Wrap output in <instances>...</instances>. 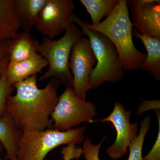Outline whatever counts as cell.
<instances>
[{"instance_id":"obj_1","label":"cell","mask_w":160,"mask_h":160,"mask_svg":"<svg viewBox=\"0 0 160 160\" xmlns=\"http://www.w3.org/2000/svg\"><path fill=\"white\" fill-rule=\"evenodd\" d=\"M37 81V75H34L15 84L16 94L10 95L7 100V112L22 132L51 129L53 125L50 117L58 101V89L62 83L52 78L41 89L38 87Z\"/></svg>"},{"instance_id":"obj_2","label":"cell","mask_w":160,"mask_h":160,"mask_svg":"<svg viewBox=\"0 0 160 160\" xmlns=\"http://www.w3.org/2000/svg\"><path fill=\"white\" fill-rule=\"evenodd\" d=\"M128 2L119 0L111 14L97 25L82 20L83 26L91 31L102 33L113 44L124 71L139 69L146 58V53L139 51L132 39V22L129 17Z\"/></svg>"},{"instance_id":"obj_3","label":"cell","mask_w":160,"mask_h":160,"mask_svg":"<svg viewBox=\"0 0 160 160\" xmlns=\"http://www.w3.org/2000/svg\"><path fill=\"white\" fill-rule=\"evenodd\" d=\"M72 20L82 28L83 34L88 37L97 62L89 76L90 89H97L106 82L116 83L122 79L124 69L117 50L111 41L102 33L87 29L83 26L82 20L74 14Z\"/></svg>"},{"instance_id":"obj_4","label":"cell","mask_w":160,"mask_h":160,"mask_svg":"<svg viewBox=\"0 0 160 160\" xmlns=\"http://www.w3.org/2000/svg\"><path fill=\"white\" fill-rule=\"evenodd\" d=\"M85 130V127H80L66 131L26 130L18 145V160H44L49 152L58 146L82 142Z\"/></svg>"},{"instance_id":"obj_5","label":"cell","mask_w":160,"mask_h":160,"mask_svg":"<svg viewBox=\"0 0 160 160\" xmlns=\"http://www.w3.org/2000/svg\"><path fill=\"white\" fill-rule=\"evenodd\" d=\"M82 30L75 23L65 30L64 36L58 40L46 38L38 46V52L46 58L49 69L40 77L44 80L52 78L58 79L64 86L72 87L73 78L69 67L72 49L75 43L82 38Z\"/></svg>"},{"instance_id":"obj_6","label":"cell","mask_w":160,"mask_h":160,"mask_svg":"<svg viewBox=\"0 0 160 160\" xmlns=\"http://www.w3.org/2000/svg\"><path fill=\"white\" fill-rule=\"evenodd\" d=\"M96 114L94 104L82 100L72 87L67 86L59 96L51 116L54 129L66 131L83 122H91Z\"/></svg>"},{"instance_id":"obj_7","label":"cell","mask_w":160,"mask_h":160,"mask_svg":"<svg viewBox=\"0 0 160 160\" xmlns=\"http://www.w3.org/2000/svg\"><path fill=\"white\" fill-rule=\"evenodd\" d=\"M97 62L89 40L82 38L72 47L69 58V67L73 78V89L76 94L84 101L90 89L89 78Z\"/></svg>"},{"instance_id":"obj_8","label":"cell","mask_w":160,"mask_h":160,"mask_svg":"<svg viewBox=\"0 0 160 160\" xmlns=\"http://www.w3.org/2000/svg\"><path fill=\"white\" fill-rule=\"evenodd\" d=\"M74 2L72 0H47L40 12L35 27L38 31L53 38L73 24Z\"/></svg>"},{"instance_id":"obj_9","label":"cell","mask_w":160,"mask_h":160,"mask_svg":"<svg viewBox=\"0 0 160 160\" xmlns=\"http://www.w3.org/2000/svg\"><path fill=\"white\" fill-rule=\"evenodd\" d=\"M131 112L126 110L119 102H116L114 108L109 115L102 120H92L95 122H110L117 132V136L113 145L107 149V152L113 160L124 156L133 140L138 135V124L130 122Z\"/></svg>"},{"instance_id":"obj_10","label":"cell","mask_w":160,"mask_h":160,"mask_svg":"<svg viewBox=\"0 0 160 160\" xmlns=\"http://www.w3.org/2000/svg\"><path fill=\"white\" fill-rule=\"evenodd\" d=\"M133 26L140 34L160 37V1H129Z\"/></svg>"},{"instance_id":"obj_11","label":"cell","mask_w":160,"mask_h":160,"mask_svg":"<svg viewBox=\"0 0 160 160\" xmlns=\"http://www.w3.org/2000/svg\"><path fill=\"white\" fill-rule=\"evenodd\" d=\"M48 66L46 58L40 54L18 62H9L6 68V77L12 86L41 72Z\"/></svg>"},{"instance_id":"obj_12","label":"cell","mask_w":160,"mask_h":160,"mask_svg":"<svg viewBox=\"0 0 160 160\" xmlns=\"http://www.w3.org/2000/svg\"><path fill=\"white\" fill-rule=\"evenodd\" d=\"M22 133L8 112L0 117V142L6 150V160H18V145Z\"/></svg>"},{"instance_id":"obj_13","label":"cell","mask_w":160,"mask_h":160,"mask_svg":"<svg viewBox=\"0 0 160 160\" xmlns=\"http://www.w3.org/2000/svg\"><path fill=\"white\" fill-rule=\"evenodd\" d=\"M38 45L29 32H18L9 40L7 50L9 62H21L36 54Z\"/></svg>"},{"instance_id":"obj_14","label":"cell","mask_w":160,"mask_h":160,"mask_svg":"<svg viewBox=\"0 0 160 160\" xmlns=\"http://www.w3.org/2000/svg\"><path fill=\"white\" fill-rule=\"evenodd\" d=\"M47 0H13V9L20 27L29 32L35 26L38 17Z\"/></svg>"},{"instance_id":"obj_15","label":"cell","mask_w":160,"mask_h":160,"mask_svg":"<svg viewBox=\"0 0 160 160\" xmlns=\"http://www.w3.org/2000/svg\"><path fill=\"white\" fill-rule=\"evenodd\" d=\"M134 36L142 41L146 47L147 54L139 69L148 72L155 79L160 80V37H152L140 34L135 30Z\"/></svg>"},{"instance_id":"obj_16","label":"cell","mask_w":160,"mask_h":160,"mask_svg":"<svg viewBox=\"0 0 160 160\" xmlns=\"http://www.w3.org/2000/svg\"><path fill=\"white\" fill-rule=\"evenodd\" d=\"M91 18L92 25H97L111 14L119 0H80Z\"/></svg>"},{"instance_id":"obj_17","label":"cell","mask_w":160,"mask_h":160,"mask_svg":"<svg viewBox=\"0 0 160 160\" xmlns=\"http://www.w3.org/2000/svg\"><path fill=\"white\" fill-rule=\"evenodd\" d=\"M151 123V117H147L141 122L139 132L129 146V155L128 160H143L142 148L144 140Z\"/></svg>"},{"instance_id":"obj_18","label":"cell","mask_w":160,"mask_h":160,"mask_svg":"<svg viewBox=\"0 0 160 160\" xmlns=\"http://www.w3.org/2000/svg\"><path fill=\"white\" fill-rule=\"evenodd\" d=\"M5 72L0 79V117L7 113V100L15 89L7 80Z\"/></svg>"},{"instance_id":"obj_19","label":"cell","mask_w":160,"mask_h":160,"mask_svg":"<svg viewBox=\"0 0 160 160\" xmlns=\"http://www.w3.org/2000/svg\"><path fill=\"white\" fill-rule=\"evenodd\" d=\"M106 138V137L103 138L102 141L96 145H93L89 138L86 139L82 148L83 154L86 160H100L99 153L100 148Z\"/></svg>"},{"instance_id":"obj_20","label":"cell","mask_w":160,"mask_h":160,"mask_svg":"<svg viewBox=\"0 0 160 160\" xmlns=\"http://www.w3.org/2000/svg\"><path fill=\"white\" fill-rule=\"evenodd\" d=\"M157 115L159 129L155 142L148 154L143 160H160V114L158 110H156Z\"/></svg>"},{"instance_id":"obj_21","label":"cell","mask_w":160,"mask_h":160,"mask_svg":"<svg viewBox=\"0 0 160 160\" xmlns=\"http://www.w3.org/2000/svg\"><path fill=\"white\" fill-rule=\"evenodd\" d=\"M62 154L64 160L78 159L83 154L82 148L75 144H69L62 150Z\"/></svg>"},{"instance_id":"obj_22","label":"cell","mask_w":160,"mask_h":160,"mask_svg":"<svg viewBox=\"0 0 160 160\" xmlns=\"http://www.w3.org/2000/svg\"><path fill=\"white\" fill-rule=\"evenodd\" d=\"M142 100V103H141V105L138 108L137 112V114H142L148 110L154 109L158 110L160 109V100H152V101H146Z\"/></svg>"},{"instance_id":"obj_23","label":"cell","mask_w":160,"mask_h":160,"mask_svg":"<svg viewBox=\"0 0 160 160\" xmlns=\"http://www.w3.org/2000/svg\"><path fill=\"white\" fill-rule=\"evenodd\" d=\"M3 148H3L2 145V144L0 142V154H1Z\"/></svg>"},{"instance_id":"obj_24","label":"cell","mask_w":160,"mask_h":160,"mask_svg":"<svg viewBox=\"0 0 160 160\" xmlns=\"http://www.w3.org/2000/svg\"><path fill=\"white\" fill-rule=\"evenodd\" d=\"M0 160H2V159H0Z\"/></svg>"}]
</instances>
